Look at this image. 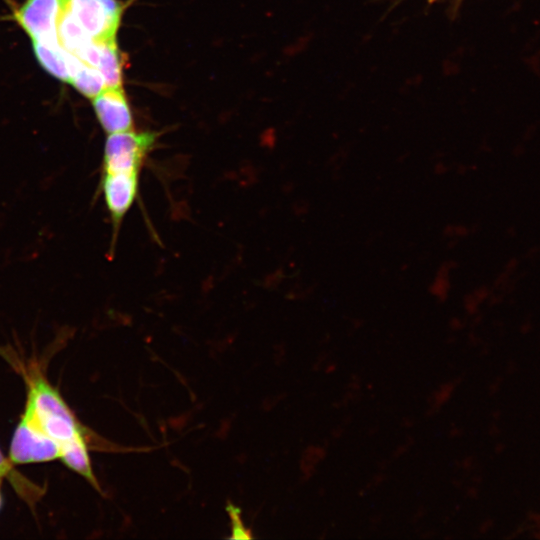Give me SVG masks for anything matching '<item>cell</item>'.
Listing matches in <instances>:
<instances>
[{"mask_svg":"<svg viewBox=\"0 0 540 540\" xmlns=\"http://www.w3.org/2000/svg\"><path fill=\"white\" fill-rule=\"evenodd\" d=\"M455 384L453 382H443L441 383L430 396L429 408L427 410L430 416L438 413L439 410L449 401Z\"/></svg>","mask_w":540,"mask_h":540,"instance_id":"cell-11","label":"cell"},{"mask_svg":"<svg viewBox=\"0 0 540 540\" xmlns=\"http://www.w3.org/2000/svg\"><path fill=\"white\" fill-rule=\"evenodd\" d=\"M59 446V459L67 467L84 477L93 487L101 491L92 470L85 433L77 434L70 440L59 444Z\"/></svg>","mask_w":540,"mask_h":540,"instance_id":"cell-9","label":"cell"},{"mask_svg":"<svg viewBox=\"0 0 540 540\" xmlns=\"http://www.w3.org/2000/svg\"><path fill=\"white\" fill-rule=\"evenodd\" d=\"M5 475L0 471V506H1V482H2V478L4 477Z\"/></svg>","mask_w":540,"mask_h":540,"instance_id":"cell-14","label":"cell"},{"mask_svg":"<svg viewBox=\"0 0 540 540\" xmlns=\"http://www.w3.org/2000/svg\"><path fill=\"white\" fill-rule=\"evenodd\" d=\"M27 396L33 402L42 427L58 444L86 432L58 391L39 371L33 370L28 376Z\"/></svg>","mask_w":540,"mask_h":540,"instance_id":"cell-1","label":"cell"},{"mask_svg":"<svg viewBox=\"0 0 540 540\" xmlns=\"http://www.w3.org/2000/svg\"><path fill=\"white\" fill-rule=\"evenodd\" d=\"M9 455L10 461L16 464L59 459L60 446L42 427L29 396L25 411L13 434Z\"/></svg>","mask_w":540,"mask_h":540,"instance_id":"cell-2","label":"cell"},{"mask_svg":"<svg viewBox=\"0 0 540 540\" xmlns=\"http://www.w3.org/2000/svg\"><path fill=\"white\" fill-rule=\"evenodd\" d=\"M226 511L231 520V536L233 539H250L252 535L250 531L244 526L241 518V509L229 502L226 506Z\"/></svg>","mask_w":540,"mask_h":540,"instance_id":"cell-12","label":"cell"},{"mask_svg":"<svg viewBox=\"0 0 540 540\" xmlns=\"http://www.w3.org/2000/svg\"><path fill=\"white\" fill-rule=\"evenodd\" d=\"M35 57L40 66L51 76L69 83L79 58L68 52L57 36L41 40H32Z\"/></svg>","mask_w":540,"mask_h":540,"instance_id":"cell-8","label":"cell"},{"mask_svg":"<svg viewBox=\"0 0 540 540\" xmlns=\"http://www.w3.org/2000/svg\"><path fill=\"white\" fill-rule=\"evenodd\" d=\"M435 1H437V0H429L430 3H433V2H435Z\"/></svg>","mask_w":540,"mask_h":540,"instance_id":"cell-15","label":"cell"},{"mask_svg":"<svg viewBox=\"0 0 540 540\" xmlns=\"http://www.w3.org/2000/svg\"><path fill=\"white\" fill-rule=\"evenodd\" d=\"M60 9L61 0H25L14 17L31 40L47 39L57 36Z\"/></svg>","mask_w":540,"mask_h":540,"instance_id":"cell-6","label":"cell"},{"mask_svg":"<svg viewBox=\"0 0 540 540\" xmlns=\"http://www.w3.org/2000/svg\"><path fill=\"white\" fill-rule=\"evenodd\" d=\"M92 106L107 134L133 129V114L122 86L106 87L92 98Z\"/></svg>","mask_w":540,"mask_h":540,"instance_id":"cell-7","label":"cell"},{"mask_svg":"<svg viewBox=\"0 0 540 540\" xmlns=\"http://www.w3.org/2000/svg\"><path fill=\"white\" fill-rule=\"evenodd\" d=\"M69 83L82 95L91 99L107 87L102 73L96 67L86 64L80 59L73 70Z\"/></svg>","mask_w":540,"mask_h":540,"instance_id":"cell-10","label":"cell"},{"mask_svg":"<svg viewBox=\"0 0 540 540\" xmlns=\"http://www.w3.org/2000/svg\"><path fill=\"white\" fill-rule=\"evenodd\" d=\"M61 6L93 42L116 40L123 4L118 0H61Z\"/></svg>","mask_w":540,"mask_h":540,"instance_id":"cell-4","label":"cell"},{"mask_svg":"<svg viewBox=\"0 0 540 540\" xmlns=\"http://www.w3.org/2000/svg\"><path fill=\"white\" fill-rule=\"evenodd\" d=\"M158 137V132H138L133 129L108 134L104 145L102 173L141 172Z\"/></svg>","mask_w":540,"mask_h":540,"instance_id":"cell-3","label":"cell"},{"mask_svg":"<svg viewBox=\"0 0 540 540\" xmlns=\"http://www.w3.org/2000/svg\"><path fill=\"white\" fill-rule=\"evenodd\" d=\"M0 471L4 475L9 474V472L11 471V466H10L9 462L7 461V459L1 453V451H0Z\"/></svg>","mask_w":540,"mask_h":540,"instance_id":"cell-13","label":"cell"},{"mask_svg":"<svg viewBox=\"0 0 540 540\" xmlns=\"http://www.w3.org/2000/svg\"><path fill=\"white\" fill-rule=\"evenodd\" d=\"M141 172L102 173L99 189L112 225L111 251L116 245L121 224L139 193Z\"/></svg>","mask_w":540,"mask_h":540,"instance_id":"cell-5","label":"cell"}]
</instances>
